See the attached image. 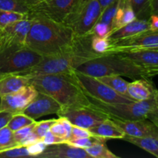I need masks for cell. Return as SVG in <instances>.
<instances>
[{"label":"cell","instance_id":"4","mask_svg":"<svg viewBox=\"0 0 158 158\" xmlns=\"http://www.w3.org/2000/svg\"><path fill=\"white\" fill-rule=\"evenodd\" d=\"M76 70L94 77L113 74L125 76L131 79H150L154 77L149 70L137 64L120 52L99 56L82 63Z\"/></svg>","mask_w":158,"mask_h":158},{"label":"cell","instance_id":"50","mask_svg":"<svg viewBox=\"0 0 158 158\" xmlns=\"http://www.w3.org/2000/svg\"><path fill=\"white\" fill-rule=\"evenodd\" d=\"M151 114H158V103H157V107L154 109V110L153 111V112L151 113Z\"/></svg>","mask_w":158,"mask_h":158},{"label":"cell","instance_id":"33","mask_svg":"<svg viewBox=\"0 0 158 158\" xmlns=\"http://www.w3.org/2000/svg\"><path fill=\"white\" fill-rule=\"evenodd\" d=\"M30 157L26 147L19 146L0 152V158H17Z\"/></svg>","mask_w":158,"mask_h":158},{"label":"cell","instance_id":"55","mask_svg":"<svg viewBox=\"0 0 158 158\" xmlns=\"http://www.w3.org/2000/svg\"><path fill=\"white\" fill-rule=\"evenodd\" d=\"M157 138H158V137H157Z\"/></svg>","mask_w":158,"mask_h":158},{"label":"cell","instance_id":"16","mask_svg":"<svg viewBox=\"0 0 158 158\" xmlns=\"http://www.w3.org/2000/svg\"><path fill=\"white\" fill-rule=\"evenodd\" d=\"M37 157L40 158H91L86 150L67 143L47 145Z\"/></svg>","mask_w":158,"mask_h":158},{"label":"cell","instance_id":"24","mask_svg":"<svg viewBox=\"0 0 158 158\" xmlns=\"http://www.w3.org/2000/svg\"><path fill=\"white\" fill-rule=\"evenodd\" d=\"M96 78L98 80H100V82H102V83L107 85V86H110L111 89L115 90L116 92L118 93L120 95L124 96V97H127V98H130L127 93V88L128 85H129V82L126 81L124 79L122 78L121 76L113 74V75L96 77Z\"/></svg>","mask_w":158,"mask_h":158},{"label":"cell","instance_id":"46","mask_svg":"<svg viewBox=\"0 0 158 158\" xmlns=\"http://www.w3.org/2000/svg\"><path fill=\"white\" fill-rule=\"evenodd\" d=\"M150 12L151 13H158V0H151Z\"/></svg>","mask_w":158,"mask_h":158},{"label":"cell","instance_id":"53","mask_svg":"<svg viewBox=\"0 0 158 158\" xmlns=\"http://www.w3.org/2000/svg\"><path fill=\"white\" fill-rule=\"evenodd\" d=\"M0 103H1V97H0Z\"/></svg>","mask_w":158,"mask_h":158},{"label":"cell","instance_id":"37","mask_svg":"<svg viewBox=\"0 0 158 158\" xmlns=\"http://www.w3.org/2000/svg\"><path fill=\"white\" fill-rule=\"evenodd\" d=\"M94 136L90 133V131L88 129H85V128L80 127L74 126L73 125V129H72V134H71L70 137L68 139L69 140H73V139H77V138H84V137H89ZM66 140V141H67Z\"/></svg>","mask_w":158,"mask_h":158},{"label":"cell","instance_id":"9","mask_svg":"<svg viewBox=\"0 0 158 158\" xmlns=\"http://www.w3.org/2000/svg\"><path fill=\"white\" fill-rule=\"evenodd\" d=\"M79 0H42L29 9L28 14L63 23Z\"/></svg>","mask_w":158,"mask_h":158},{"label":"cell","instance_id":"25","mask_svg":"<svg viewBox=\"0 0 158 158\" xmlns=\"http://www.w3.org/2000/svg\"><path fill=\"white\" fill-rule=\"evenodd\" d=\"M106 141H100L89 148H86V151L91 157L94 158H119L108 149L106 144Z\"/></svg>","mask_w":158,"mask_h":158},{"label":"cell","instance_id":"10","mask_svg":"<svg viewBox=\"0 0 158 158\" xmlns=\"http://www.w3.org/2000/svg\"><path fill=\"white\" fill-rule=\"evenodd\" d=\"M110 48L105 54L158 49V31L151 32L149 30L129 38L110 40Z\"/></svg>","mask_w":158,"mask_h":158},{"label":"cell","instance_id":"47","mask_svg":"<svg viewBox=\"0 0 158 158\" xmlns=\"http://www.w3.org/2000/svg\"><path fill=\"white\" fill-rule=\"evenodd\" d=\"M114 1H115V0H99L100 4V7H101V10L103 11V9H106L108 6H110V5L112 2H114Z\"/></svg>","mask_w":158,"mask_h":158},{"label":"cell","instance_id":"12","mask_svg":"<svg viewBox=\"0 0 158 158\" xmlns=\"http://www.w3.org/2000/svg\"><path fill=\"white\" fill-rule=\"evenodd\" d=\"M60 117H65L74 126L85 129H90L108 118V116L103 113L91 107H77L60 110L57 114Z\"/></svg>","mask_w":158,"mask_h":158},{"label":"cell","instance_id":"14","mask_svg":"<svg viewBox=\"0 0 158 158\" xmlns=\"http://www.w3.org/2000/svg\"><path fill=\"white\" fill-rule=\"evenodd\" d=\"M62 107L60 103L49 95L38 92L34 100L26 106L23 114L35 120L44 116L58 114Z\"/></svg>","mask_w":158,"mask_h":158},{"label":"cell","instance_id":"19","mask_svg":"<svg viewBox=\"0 0 158 158\" xmlns=\"http://www.w3.org/2000/svg\"><path fill=\"white\" fill-rule=\"evenodd\" d=\"M137 18L130 0H118L117 11L111 23V31L110 35Z\"/></svg>","mask_w":158,"mask_h":158},{"label":"cell","instance_id":"48","mask_svg":"<svg viewBox=\"0 0 158 158\" xmlns=\"http://www.w3.org/2000/svg\"><path fill=\"white\" fill-rule=\"evenodd\" d=\"M23 1L24 2L25 4L29 7V9H30L32 6H34V5L38 3L39 2L42 1V0H23Z\"/></svg>","mask_w":158,"mask_h":158},{"label":"cell","instance_id":"44","mask_svg":"<svg viewBox=\"0 0 158 158\" xmlns=\"http://www.w3.org/2000/svg\"><path fill=\"white\" fill-rule=\"evenodd\" d=\"M59 118H60V120H61L62 123H63V127H64V128H65V131H66V140H67L70 137L71 134H72L73 124L70 123V122H69V120H68L66 117H60Z\"/></svg>","mask_w":158,"mask_h":158},{"label":"cell","instance_id":"54","mask_svg":"<svg viewBox=\"0 0 158 158\" xmlns=\"http://www.w3.org/2000/svg\"><path fill=\"white\" fill-rule=\"evenodd\" d=\"M154 14H157V15H158V13H154Z\"/></svg>","mask_w":158,"mask_h":158},{"label":"cell","instance_id":"51","mask_svg":"<svg viewBox=\"0 0 158 158\" xmlns=\"http://www.w3.org/2000/svg\"><path fill=\"white\" fill-rule=\"evenodd\" d=\"M155 100H157V102L158 103V90H157L156 92V95H155Z\"/></svg>","mask_w":158,"mask_h":158},{"label":"cell","instance_id":"42","mask_svg":"<svg viewBox=\"0 0 158 158\" xmlns=\"http://www.w3.org/2000/svg\"><path fill=\"white\" fill-rule=\"evenodd\" d=\"M42 140L35 133L33 132V131L30 133V134H28L25 138H23L21 141L19 142V146L23 147H28L29 145H32L33 143H36V142L40 141Z\"/></svg>","mask_w":158,"mask_h":158},{"label":"cell","instance_id":"23","mask_svg":"<svg viewBox=\"0 0 158 158\" xmlns=\"http://www.w3.org/2000/svg\"><path fill=\"white\" fill-rule=\"evenodd\" d=\"M123 140L139 147L158 158V138L155 137H134L126 135Z\"/></svg>","mask_w":158,"mask_h":158},{"label":"cell","instance_id":"22","mask_svg":"<svg viewBox=\"0 0 158 158\" xmlns=\"http://www.w3.org/2000/svg\"><path fill=\"white\" fill-rule=\"evenodd\" d=\"M29 84V79L18 73L3 74L0 77V97L16 92Z\"/></svg>","mask_w":158,"mask_h":158},{"label":"cell","instance_id":"26","mask_svg":"<svg viewBox=\"0 0 158 158\" xmlns=\"http://www.w3.org/2000/svg\"><path fill=\"white\" fill-rule=\"evenodd\" d=\"M19 146L14 137L13 131L7 126L0 130V152Z\"/></svg>","mask_w":158,"mask_h":158},{"label":"cell","instance_id":"45","mask_svg":"<svg viewBox=\"0 0 158 158\" xmlns=\"http://www.w3.org/2000/svg\"><path fill=\"white\" fill-rule=\"evenodd\" d=\"M148 22H149L150 31L151 32L158 31V15L157 14L151 13L148 19Z\"/></svg>","mask_w":158,"mask_h":158},{"label":"cell","instance_id":"20","mask_svg":"<svg viewBox=\"0 0 158 158\" xmlns=\"http://www.w3.org/2000/svg\"><path fill=\"white\" fill-rule=\"evenodd\" d=\"M149 30L148 19L137 18L131 23L125 25L124 26L111 33L107 39L109 40H117L129 38Z\"/></svg>","mask_w":158,"mask_h":158},{"label":"cell","instance_id":"7","mask_svg":"<svg viewBox=\"0 0 158 158\" xmlns=\"http://www.w3.org/2000/svg\"><path fill=\"white\" fill-rule=\"evenodd\" d=\"M43 56L26 46L7 49L0 52V72L2 74L21 73L38 64Z\"/></svg>","mask_w":158,"mask_h":158},{"label":"cell","instance_id":"8","mask_svg":"<svg viewBox=\"0 0 158 158\" xmlns=\"http://www.w3.org/2000/svg\"><path fill=\"white\" fill-rule=\"evenodd\" d=\"M74 75L78 83L88 97L107 103H129L135 101L119 94L107 85L97 80L96 77L88 76L76 69L74 70Z\"/></svg>","mask_w":158,"mask_h":158},{"label":"cell","instance_id":"15","mask_svg":"<svg viewBox=\"0 0 158 158\" xmlns=\"http://www.w3.org/2000/svg\"><path fill=\"white\" fill-rule=\"evenodd\" d=\"M111 119L124 131L126 135L134 137H158V127L148 119L134 120H123L117 118Z\"/></svg>","mask_w":158,"mask_h":158},{"label":"cell","instance_id":"1","mask_svg":"<svg viewBox=\"0 0 158 158\" xmlns=\"http://www.w3.org/2000/svg\"><path fill=\"white\" fill-rule=\"evenodd\" d=\"M28 15L32 19V24L25 46L43 56L66 50L78 37L64 23L29 14Z\"/></svg>","mask_w":158,"mask_h":158},{"label":"cell","instance_id":"28","mask_svg":"<svg viewBox=\"0 0 158 158\" xmlns=\"http://www.w3.org/2000/svg\"><path fill=\"white\" fill-rule=\"evenodd\" d=\"M0 9L20 13L29 12V7L23 0H0Z\"/></svg>","mask_w":158,"mask_h":158},{"label":"cell","instance_id":"3","mask_svg":"<svg viewBox=\"0 0 158 158\" xmlns=\"http://www.w3.org/2000/svg\"><path fill=\"white\" fill-rule=\"evenodd\" d=\"M29 84L33 85L38 92L56 100L61 110L92 106L89 97L77 82L74 71L71 73L37 76L29 79Z\"/></svg>","mask_w":158,"mask_h":158},{"label":"cell","instance_id":"11","mask_svg":"<svg viewBox=\"0 0 158 158\" xmlns=\"http://www.w3.org/2000/svg\"><path fill=\"white\" fill-rule=\"evenodd\" d=\"M32 24L28 18L12 23L0 30V52L7 49L23 47Z\"/></svg>","mask_w":158,"mask_h":158},{"label":"cell","instance_id":"43","mask_svg":"<svg viewBox=\"0 0 158 158\" xmlns=\"http://www.w3.org/2000/svg\"><path fill=\"white\" fill-rule=\"evenodd\" d=\"M13 114L8 111H0V130L8 125Z\"/></svg>","mask_w":158,"mask_h":158},{"label":"cell","instance_id":"32","mask_svg":"<svg viewBox=\"0 0 158 158\" xmlns=\"http://www.w3.org/2000/svg\"><path fill=\"white\" fill-rule=\"evenodd\" d=\"M137 18L143 19L147 15H151L150 2L151 0H130Z\"/></svg>","mask_w":158,"mask_h":158},{"label":"cell","instance_id":"17","mask_svg":"<svg viewBox=\"0 0 158 158\" xmlns=\"http://www.w3.org/2000/svg\"><path fill=\"white\" fill-rule=\"evenodd\" d=\"M120 53L149 70L153 76L158 75V49H140Z\"/></svg>","mask_w":158,"mask_h":158},{"label":"cell","instance_id":"52","mask_svg":"<svg viewBox=\"0 0 158 158\" xmlns=\"http://www.w3.org/2000/svg\"><path fill=\"white\" fill-rule=\"evenodd\" d=\"M2 75H3V74H2V73H1V72H0V77H1L2 76Z\"/></svg>","mask_w":158,"mask_h":158},{"label":"cell","instance_id":"41","mask_svg":"<svg viewBox=\"0 0 158 158\" xmlns=\"http://www.w3.org/2000/svg\"><path fill=\"white\" fill-rule=\"evenodd\" d=\"M34 124H35V122H34L33 123H32V124L28 125V126L21 128V129L18 130V131L14 132V137H15V140H16V142L19 143V142L21 141L23 138H25L28 134H30V133L33 131Z\"/></svg>","mask_w":158,"mask_h":158},{"label":"cell","instance_id":"40","mask_svg":"<svg viewBox=\"0 0 158 158\" xmlns=\"http://www.w3.org/2000/svg\"><path fill=\"white\" fill-rule=\"evenodd\" d=\"M49 131H50L52 134H55V135L64 138L66 141V131H65L64 127H63V123H62L61 120H60V118L56 119V120L54 122L53 124L51 126L50 130H49Z\"/></svg>","mask_w":158,"mask_h":158},{"label":"cell","instance_id":"34","mask_svg":"<svg viewBox=\"0 0 158 158\" xmlns=\"http://www.w3.org/2000/svg\"><path fill=\"white\" fill-rule=\"evenodd\" d=\"M117 5H118V0H115L114 2L108 6L106 9H103L97 22H101V23H106V24L110 25L111 26L113 19H114L116 11H117Z\"/></svg>","mask_w":158,"mask_h":158},{"label":"cell","instance_id":"18","mask_svg":"<svg viewBox=\"0 0 158 158\" xmlns=\"http://www.w3.org/2000/svg\"><path fill=\"white\" fill-rule=\"evenodd\" d=\"M155 89L150 79L140 78L129 83L127 88L128 96L135 101H143L155 98Z\"/></svg>","mask_w":158,"mask_h":158},{"label":"cell","instance_id":"5","mask_svg":"<svg viewBox=\"0 0 158 158\" xmlns=\"http://www.w3.org/2000/svg\"><path fill=\"white\" fill-rule=\"evenodd\" d=\"M89 97L94 109L103 113L110 118L123 120H144L148 119L157 107L155 98L143 101H132L129 103H107Z\"/></svg>","mask_w":158,"mask_h":158},{"label":"cell","instance_id":"27","mask_svg":"<svg viewBox=\"0 0 158 158\" xmlns=\"http://www.w3.org/2000/svg\"><path fill=\"white\" fill-rule=\"evenodd\" d=\"M34 122H35V120L25 115L23 113H19V114H13L11 120H9L7 127L11 131L15 132V131H18V130L21 129V128L25 127L28 126V125L32 124Z\"/></svg>","mask_w":158,"mask_h":158},{"label":"cell","instance_id":"49","mask_svg":"<svg viewBox=\"0 0 158 158\" xmlns=\"http://www.w3.org/2000/svg\"><path fill=\"white\" fill-rule=\"evenodd\" d=\"M148 120L153 122L158 127V114H151L148 117Z\"/></svg>","mask_w":158,"mask_h":158},{"label":"cell","instance_id":"13","mask_svg":"<svg viewBox=\"0 0 158 158\" xmlns=\"http://www.w3.org/2000/svg\"><path fill=\"white\" fill-rule=\"evenodd\" d=\"M38 90L32 84H29L16 92L1 97L0 111H8L12 114L23 113L25 108L34 100Z\"/></svg>","mask_w":158,"mask_h":158},{"label":"cell","instance_id":"29","mask_svg":"<svg viewBox=\"0 0 158 158\" xmlns=\"http://www.w3.org/2000/svg\"><path fill=\"white\" fill-rule=\"evenodd\" d=\"M26 18H28V13H20L0 9V30L11 23Z\"/></svg>","mask_w":158,"mask_h":158},{"label":"cell","instance_id":"31","mask_svg":"<svg viewBox=\"0 0 158 158\" xmlns=\"http://www.w3.org/2000/svg\"><path fill=\"white\" fill-rule=\"evenodd\" d=\"M110 45V42L107 38L92 35L90 41V46L93 50L100 55H103L108 50Z\"/></svg>","mask_w":158,"mask_h":158},{"label":"cell","instance_id":"21","mask_svg":"<svg viewBox=\"0 0 158 158\" xmlns=\"http://www.w3.org/2000/svg\"><path fill=\"white\" fill-rule=\"evenodd\" d=\"M89 131L94 135L106 140L123 139V137L126 136L124 131L110 117L91 127Z\"/></svg>","mask_w":158,"mask_h":158},{"label":"cell","instance_id":"6","mask_svg":"<svg viewBox=\"0 0 158 158\" xmlns=\"http://www.w3.org/2000/svg\"><path fill=\"white\" fill-rule=\"evenodd\" d=\"M101 12L99 0H79L63 23L70 28L77 36L89 35Z\"/></svg>","mask_w":158,"mask_h":158},{"label":"cell","instance_id":"38","mask_svg":"<svg viewBox=\"0 0 158 158\" xmlns=\"http://www.w3.org/2000/svg\"><path fill=\"white\" fill-rule=\"evenodd\" d=\"M46 146L47 145L45 143H43L42 140L40 141L36 142V143H33L32 145H29V146L26 147L27 148L28 151L29 153V155L30 157H38L40 154L43 152L45 149H46Z\"/></svg>","mask_w":158,"mask_h":158},{"label":"cell","instance_id":"36","mask_svg":"<svg viewBox=\"0 0 158 158\" xmlns=\"http://www.w3.org/2000/svg\"><path fill=\"white\" fill-rule=\"evenodd\" d=\"M111 31V26L106 23L97 22L91 30V35L107 38Z\"/></svg>","mask_w":158,"mask_h":158},{"label":"cell","instance_id":"35","mask_svg":"<svg viewBox=\"0 0 158 158\" xmlns=\"http://www.w3.org/2000/svg\"><path fill=\"white\" fill-rule=\"evenodd\" d=\"M56 120V119H50V120H43L40 122L35 121L33 132L42 140L45 134L50 130L51 126L53 124Z\"/></svg>","mask_w":158,"mask_h":158},{"label":"cell","instance_id":"2","mask_svg":"<svg viewBox=\"0 0 158 158\" xmlns=\"http://www.w3.org/2000/svg\"><path fill=\"white\" fill-rule=\"evenodd\" d=\"M91 35L78 36L70 48L59 53L43 56L38 64L19 74L31 79L47 74L71 73L82 63L101 56L91 48Z\"/></svg>","mask_w":158,"mask_h":158},{"label":"cell","instance_id":"39","mask_svg":"<svg viewBox=\"0 0 158 158\" xmlns=\"http://www.w3.org/2000/svg\"><path fill=\"white\" fill-rule=\"evenodd\" d=\"M42 141H43V143H46V145L66 143V140H65L64 138L55 135V134H52L50 131H49L46 134H45L44 137L42 138Z\"/></svg>","mask_w":158,"mask_h":158},{"label":"cell","instance_id":"30","mask_svg":"<svg viewBox=\"0 0 158 158\" xmlns=\"http://www.w3.org/2000/svg\"><path fill=\"white\" fill-rule=\"evenodd\" d=\"M107 140L102 137H97V136H92L89 137H84V138H77L73 139V140H69L66 142V143H69V144L72 145V146L77 147V148H83V149H86V148H89L92 145L95 144V143H98L100 141H106Z\"/></svg>","mask_w":158,"mask_h":158}]
</instances>
